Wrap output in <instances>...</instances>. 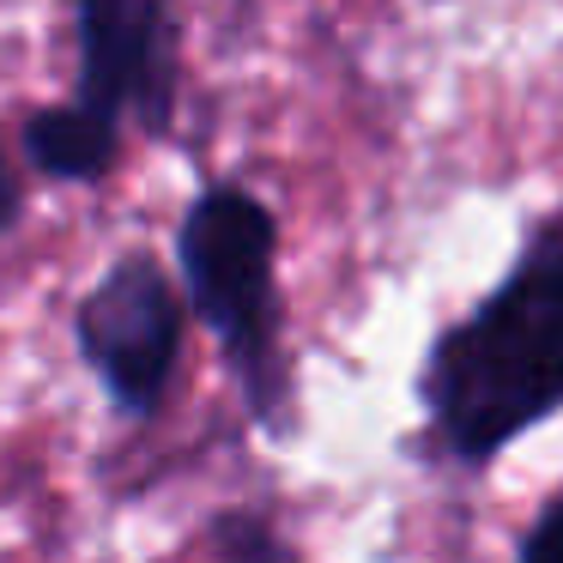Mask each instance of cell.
Listing matches in <instances>:
<instances>
[{
	"instance_id": "obj_1",
	"label": "cell",
	"mask_w": 563,
	"mask_h": 563,
	"mask_svg": "<svg viewBox=\"0 0 563 563\" xmlns=\"http://www.w3.org/2000/svg\"><path fill=\"white\" fill-rule=\"evenodd\" d=\"M418 449L490 466L563 412V219H539L509 273L430 340L418 364Z\"/></svg>"
},
{
	"instance_id": "obj_2",
	"label": "cell",
	"mask_w": 563,
	"mask_h": 563,
	"mask_svg": "<svg viewBox=\"0 0 563 563\" xmlns=\"http://www.w3.org/2000/svg\"><path fill=\"white\" fill-rule=\"evenodd\" d=\"M183 303L212 333L224 369L236 376L261 437L285 442L297 418L291 357H285V297H279V219L243 183H212L188 200L176 224Z\"/></svg>"
},
{
	"instance_id": "obj_3",
	"label": "cell",
	"mask_w": 563,
	"mask_h": 563,
	"mask_svg": "<svg viewBox=\"0 0 563 563\" xmlns=\"http://www.w3.org/2000/svg\"><path fill=\"white\" fill-rule=\"evenodd\" d=\"M188 303L152 249H128L91 279L74 309V345L122 418H158L183 364Z\"/></svg>"
},
{
	"instance_id": "obj_4",
	"label": "cell",
	"mask_w": 563,
	"mask_h": 563,
	"mask_svg": "<svg viewBox=\"0 0 563 563\" xmlns=\"http://www.w3.org/2000/svg\"><path fill=\"white\" fill-rule=\"evenodd\" d=\"M79 79L74 98L86 115L122 128L140 122L164 134L176 115V19L170 0H79Z\"/></svg>"
},
{
	"instance_id": "obj_5",
	"label": "cell",
	"mask_w": 563,
	"mask_h": 563,
	"mask_svg": "<svg viewBox=\"0 0 563 563\" xmlns=\"http://www.w3.org/2000/svg\"><path fill=\"white\" fill-rule=\"evenodd\" d=\"M19 146L37 164L49 183H103L122 158V128L86 115L79 103H49V110H31L19 128Z\"/></svg>"
},
{
	"instance_id": "obj_6",
	"label": "cell",
	"mask_w": 563,
	"mask_h": 563,
	"mask_svg": "<svg viewBox=\"0 0 563 563\" xmlns=\"http://www.w3.org/2000/svg\"><path fill=\"white\" fill-rule=\"evenodd\" d=\"M207 545L219 563H297V539L285 533L267 509H243V503L212 515Z\"/></svg>"
},
{
	"instance_id": "obj_7",
	"label": "cell",
	"mask_w": 563,
	"mask_h": 563,
	"mask_svg": "<svg viewBox=\"0 0 563 563\" xmlns=\"http://www.w3.org/2000/svg\"><path fill=\"white\" fill-rule=\"evenodd\" d=\"M515 563H563V485L533 509L521 545H515Z\"/></svg>"
},
{
	"instance_id": "obj_8",
	"label": "cell",
	"mask_w": 563,
	"mask_h": 563,
	"mask_svg": "<svg viewBox=\"0 0 563 563\" xmlns=\"http://www.w3.org/2000/svg\"><path fill=\"white\" fill-rule=\"evenodd\" d=\"M13 219H19V183H13V170H7V152H0V236H7Z\"/></svg>"
}]
</instances>
